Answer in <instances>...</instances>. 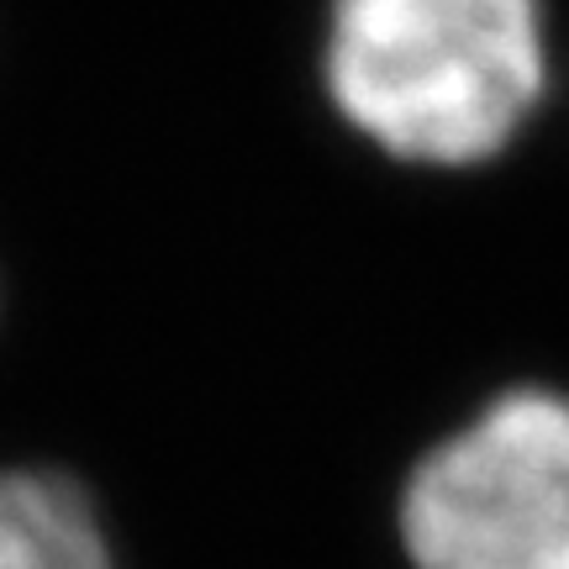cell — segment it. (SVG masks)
I'll return each mask as SVG.
<instances>
[{
	"label": "cell",
	"mask_w": 569,
	"mask_h": 569,
	"mask_svg": "<svg viewBox=\"0 0 569 569\" xmlns=\"http://www.w3.org/2000/svg\"><path fill=\"white\" fill-rule=\"evenodd\" d=\"M549 84L538 0H332L327 90L407 163L496 159Z\"/></svg>",
	"instance_id": "6da1fadb"
},
{
	"label": "cell",
	"mask_w": 569,
	"mask_h": 569,
	"mask_svg": "<svg viewBox=\"0 0 569 569\" xmlns=\"http://www.w3.org/2000/svg\"><path fill=\"white\" fill-rule=\"evenodd\" d=\"M417 569H569V396L511 390L411 469Z\"/></svg>",
	"instance_id": "7a4b0ae2"
},
{
	"label": "cell",
	"mask_w": 569,
	"mask_h": 569,
	"mask_svg": "<svg viewBox=\"0 0 569 569\" xmlns=\"http://www.w3.org/2000/svg\"><path fill=\"white\" fill-rule=\"evenodd\" d=\"M0 569H111L84 490L48 469L0 475Z\"/></svg>",
	"instance_id": "3957f363"
}]
</instances>
